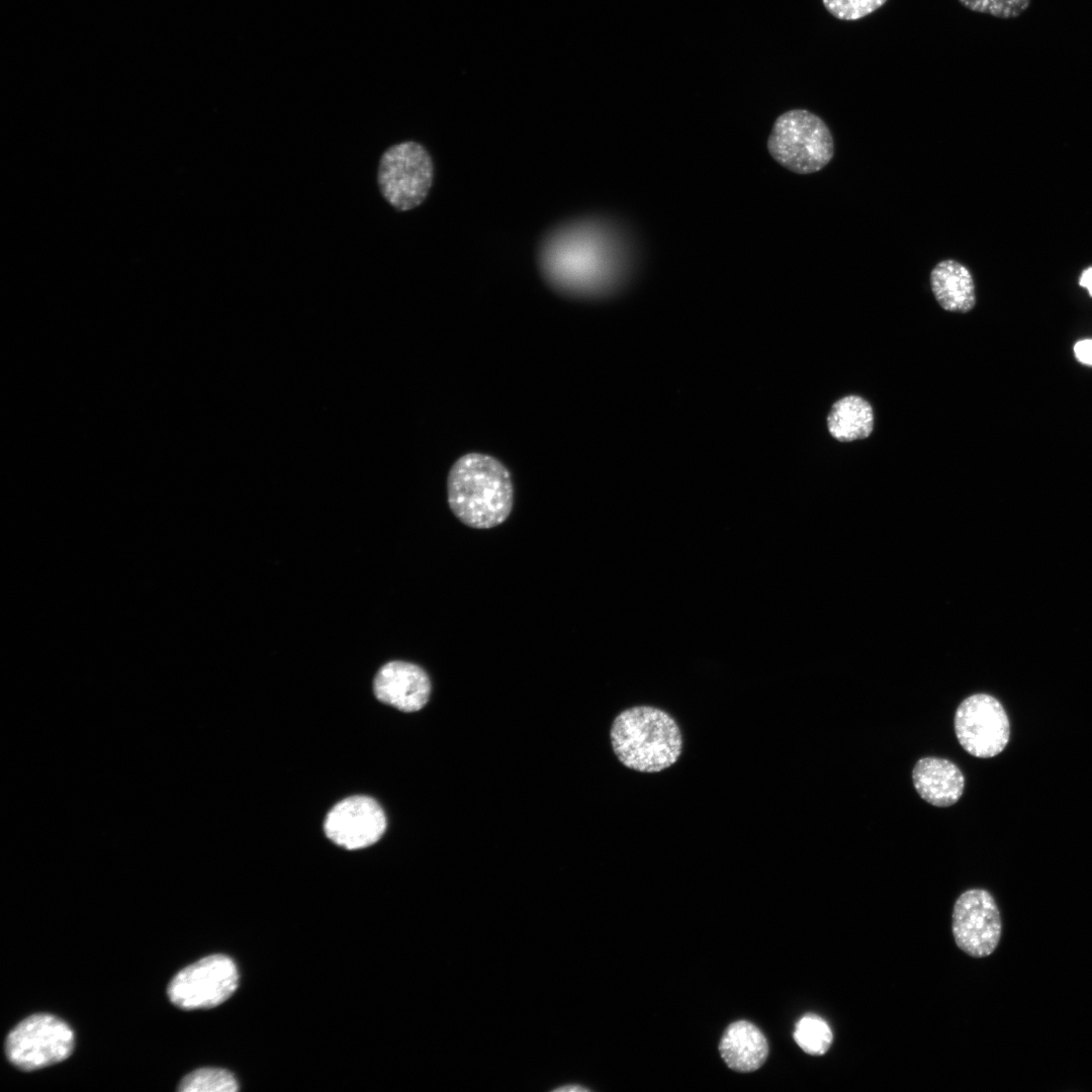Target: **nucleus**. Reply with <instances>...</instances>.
<instances>
[{
	"label": "nucleus",
	"instance_id": "obj_1",
	"mask_svg": "<svg viewBox=\"0 0 1092 1092\" xmlns=\"http://www.w3.org/2000/svg\"><path fill=\"white\" fill-rule=\"evenodd\" d=\"M540 263L552 285L571 293H599L617 278L611 244L590 222H572L551 233L541 247Z\"/></svg>",
	"mask_w": 1092,
	"mask_h": 1092
},
{
	"label": "nucleus",
	"instance_id": "obj_2",
	"mask_svg": "<svg viewBox=\"0 0 1092 1092\" xmlns=\"http://www.w3.org/2000/svg\"><path fill=\"white\" fill-rule=\"evenodd\" d=\"M447 499L453 515L465 526L496 527L508 519L514 506L511 473L491 455L466 453L448 472Z\"/></svg>",
	"mask_w": 1092,
	"mask_h": 1092
},
{
	"label": "nucleus",
	"instance_id": "obj_3",
	"mask_svg": "<svg viewBox=\"0 0 1092 1092\" xmlns=\"http://www.w3.org/2000/svg\"><path fill=\"white\" fill-rule=\"evenodd\" d=\"M610 738L620 762L639 772L655 774L674 764L682 750L676 721L665 711L635 706L613 721Z\"/></svg>",
	"mask_w": 1092,
	"mask_h": 1092
},
{
	"label": "nucleus",
	"instance_id": "obj_4",
	"mask_svg": "<svg viewBox=\"0 0 1092 1092\" xmlns=\"http://www.w3.org/2000/svg\"><path fill=\"white\" fill-rule=\"evenodd\" d=\"M767 150L784 168L806 175L820 171L831 161L834 143L821 117L806 109H792L776 119Z\"/></svg>",
	"mask_w": 1092,
	"mask_h": 1092
},
{
	"label": "nucleus",
	"instance_id": "obj_5",
	"mask_svg": "<svg viewBox=\"0 0 1092 1092\" xmlns=\"http://www.w3.org/2000/svg\"><path fill=\"white\" fill-rule=\"evenodd\" d=\"M433 178L432 158L419 143H399L381 156L378 186L384 199L397 210L419 206L428 196Z\"/></svg>",
	"mask_w": 1092,
	"mask_h": 1092
},
{
	"label": "nucleus",
	"instance_id": "obj_6",
	"mask_svg": "<svg viewBox=\"0 0 1092 1092\" xmlns=\"http://www.w3.org/2000/svg\"><path fill=\"white\" fill-rule=\"evenodd\" d=\"M74 1049V1033L61 1018L47 1013L20 1021L7 1035L5 1053L24 1071L41 1069L66 1060Z\"/></svg>",
	"mask_w": 1092,
	"mask_h": 1092
},
{
	"label": "nucleus",
	"instance_id": "obj_7",
	"mask_svg": "<svg viewBox=\"0 0 1092 1092\" xmlns=\"http://www.w3.org/2000/svg\"><path fill=\"white\" fill-rule=\"evenodd\" d=\"M239 974L234 961L211 954L178 972L169 983L171 1002L185 1010L215 1007L236 991Z\"/></svg>",
	"mask_w": 1092,
	"mask_h": 1092
},
{
	"label": "nucleus",
	"instance_id": "obj_8",
	"mask_svg": "<svg viewBox=\"0 0 1092 1092\" xmlns=\"http://www.w3.org/2000/svg\"><path fill=\"white\" fill-rule=\"evenodd\" d=\"M954 731L967 752L976 757L990 758L1002 752L1008 744L1010 723L1005 709L996 698L975 694L958 707Z\"/></svg>",
	"mask_w": 1092,
	"mask_h": 1092
},
{
	"label": "nucleus",
	"instance_id": "obj_9",
	"mask_svg": "<svg viewBox=\"0 0 1092 1092\" xmlns=\"http://www.w3.org/2000/svg\"><path fill=\"white\" fill-rule=\"evenodd\" d=\"M954 941L960 949L974 958L991 954L1002 932L999 908L994 897L984 889L967 890L957 899L951 922Z\"/></svg>",
	"mask_w": 1092,
	"mask_h": 1092
},
{
	"label": "nucleus",
	"instance_id": "obj_10",
	"mask_svg": "<svg viewBox=\"0 0 1092 1092\" xmlns=\"http://www.w3.org/2000/svg\"><path fill=\"white\" fill-rule=\"evenodd\" d=\"M385 828L382 808L367 796H352L340 801L328 813L324 823L327 837L347 849L372 845Z\"/></svg>",
	"mask_w": 1092,
	"mask_h": 1092
},
{
	"label": "nucleus",
	"instance_id": "obj_11",
	"mask_svg": "<svg viewBox=\"0 0 1092 1092\" xmlns=\"http://www.w3.org/2000/svg\"><path fill=\"white\" fill-rule=\"evenodd\" d=\"M431 690L426 670L418 664L401 660L385 663L373 682L376 698L402 712H416L424 708Z\"/></svg>",
	"mask_w": 1092,
	"mask_h": 1092
},
{
	"label": "nucleus",
	"instance_id": "obj_12",
	"mask_svg": "<svg viewBox=\"0 0 1092 1092\" xmlns=\"http://www.w3.org/2000/svg\"><path fill=\"white\" fill-rule=\"evenodd\" d=\"M919 796L936 807L953 805L963 795L965 778L950 760L935 756L919 759L912 770Z\"/></svg>",
	"mask_w": 1092,
	"mask_h": 1092
},
{
	"label": "nucleus",
	"instance_id": "obj_13",
	"mask_svg": "<svg viewBox=\"0 0 1092 1092\" xmlns=\"http://www.w3.org/2000/svg\"><path fill=\"white\" fill-rule=\"evenodd\" d=\"M930 288L940 307L967 313L976 305V288L971 271L962 263L945 259L930 272Z\"/></svg>",
	"mask_w": 1092,
	"mask_h": 1092
},
{
	"label": "nucleus",
	"instance_id": "obj_14",
	"mask_svg": "<svg viewBox=\"0 0 1092 1092\" xmlns=\"http://www.w3.org/2000/svg\"><path fill=\"white\" fill-rule=\"evenodd\" d=\"M720 1054L726 1065L737 1072L760 1068L768 1055V1043L758 1027L746 1020L731 1023L725 1030Z\"/></svg>",
	"mask_w": 1092,
	"mask_h": 1092
},
{
	"label": "nucleus",
	"instance_id": "obj_15",
	"mask_svg": "<svg viewBox=\"0 0 1092 1092\" xmlns=\"http://www.w3.org/2000/svg\"><path fill=\"white\" fill-rule=\"evenodd\" d=\"M826 425L830 436L838 442L867 439L874 431V408L863 396L847 394L833 402Z\"/></svg>",
	"mask_w": 1092,
	"mask_h": 1092
},
{
	"label": "nucleus",
	"instance_id": "obj_16",
	"mask_svg": "<svg viewBox=\"0 0 1092 1092\" xmlns=\"http://www.w3.org/2000/svg\"><path fill=\"white\" fill-rule=\"evenodd\" d=\"M794 1039L807 1054L824 1055L830 1048L833 1034L828 1023L816 1014H806L798 1020Z\"/></svg>",
	"mask_w": 1092,
	"mask_h": 1092
},
{
	"label": "nucleus",
	"instance_id": "obj_17",
	"mask_svg": "<svg viewBox=\"0 0 1092 1092\" xmlns=\"http://www.w3.org/2000/svg\"><path fill=\"white\" fill-rule=\"evenodd\" d=\"M239 1089L234 1075L218 1068H201L186 1075L180 1082V1092H234Z\"/></svg>",
	"mask_w": 1092,
	"mask_h": 1092
},
{
	"label": "nucleus",
	"instance_id": "obj_18",
	"mask_svg": "<svg viewBox=\"0 0 1092 1092\" xmlns=\"http://www.w3.org/2000/svg\"><path fill=\"white\" fill-rule=\"evenodd\" d=\"M971 11L994 17L1010 19L1021 15L1030 5L1031 0H958Z\"/></svg>",
	"mask_w": 1092,
	"mask_h": 1092
},
{
	"label": "nucleus",
	"instance_id": "obj_19",
	"mask_svg": "<svg viewBox=\"0 0 1092 1092\" xmlns=\"http://www.w3.org/2000/svg\"><path fill=\"white\" fill-rule=\"evenodd\" d=\"M886 2L887 0H822L825 9L833 17L845 21L863 18Z\"/></svg>",
	"mask_w": 1092,
	"mask_h": 1092
},
{
	"label": "nucleus",
	"instance_id": "obj_20",
	"mask_svg": "<svg viewBox=\"0 0 1092 1092\" xmlns=\"http://www.w3.org/2000/svg\"><path fill=\"white\" fill-rule=\"evenodd\" d=\"M1074 352L1078 361L1092 366V339L1079 341L1074 347Z\"/></svg>",
	"mask_w": 1092,
	"mask_h": 1092
},
{
	"label": "nucleus",
	"instance_id": "obj_21",
	"mask_svg": "<svg viewBox=\"0 0 1092 1092\" xmlns=\"http://www.w3.org/2000/svg\"><path fill=\"white\" fill-rule=\"evenodd\" d=\"M1080 285L1085 287L1092 296V268L1085 270L1080 278Z\"/></svg>",
	"mask_w": 1092,
	"mask_h": 1092
},
{
	"label": "nucleus",
	"instance_id": "obj_22",
	"mask_svg": "<svg viewBox=\"0 0 1092 1092\" xmlns=\"http://www.w3.org/2000/svg\"><path fill=\"white\" fill-rule=\"evenodd\" d=\"M588 1090H589L588 1088H585V1087H583V1086H581L579 1084H574V1086L572 1084H566V1085L563 1084V1085L553 1089V1091H560V1092L588 1091Z\"/></svg>",
	"mask_w": 1092,
	"mask_h": 1092
}]
</instances>
